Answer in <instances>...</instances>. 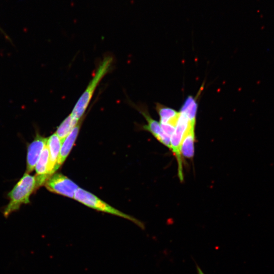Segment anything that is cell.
Wrapping results in <instances>:
<instances>
[{"label":"cell","instance_id":"6da1fadb","mask_svg":"<svg viewBox=\"0 0 274 274\" xmlns=\"http://www.w3.org/2000/svg\"><path fill=\"white\" fill-rule=\"evenodd\" d=\"M113 62V58L111 55L105 56L100 62L94 75L78 100L70 114L74 120L78 121L84 116L96 87L104 77L109 72Z\"/></svg>","mask_w":274,"mask_h":274},{"label":"cell","instance_id":"7a4b0ae2","mask_svg":"<svg viewBox=\"0 0 274 274\" xmlns=\"http://www.w3.org/2000/svg\"><path fill=\"white\" fill-rule=\"evenodd\" d=\"M36 188L35 176L25 173L8 194L10 201L4 211L5 217L18 210L22 204L29 203V197Z\"/></svg>","mask_w":274,"mask_h":274},{"label":"cell","instance_id":"3957f363","mask_svg":"<svg viewBox=\"0 0 274 274\" xmlns=\"http://www.w3.org/2000/svg\"><path fill=\"white\" fill-rule=\"evenodd\" d=\"M74 198L89 208L129 220L140 227L144 228V224L140 221L112 207L95 195L82 188H79L77 190Z\"/></svg>","mask_w":274,"mask_h":274},{"label":"cell","instance_id":"277c9868","mask_svg":"<svg viewBox=\"0 0 274 274\" xmlns=\"http://www.w3.org/2000/svg\"><path fill=\"white\" fill-rule=\"evenodd\" d=\"M191 125H195V123L190 121L184 113L179 112L175 130L170 137V150L174 153L178 161L179 177L181 181L183 179V175L180 146L184 135Z\"/></svg>","mask_w":274,"mask_h":274},{"label":"cell","instance_id":"5b68a950","mask_svg":"<svg viewBox=\"0 0 274 274\" xmlns=\"http://www.w3.org/2000/svg\"><path fill=\"white\" fill-rule=\"evenodd\" d=\"M45 185L50 192L72 198H74L76 191L79 188L73 181L60 173L51 175Z\"/></svg>","mask_w":274,"mask_h":274},{"label":"cell","instance_id":"8992f818","mask_svg":"<svg viewBox=\"0 0 274 274\" xmlns=\"http://www.w3.org/2000/svg\"><path fill=\"white\" fill-rule=\"evenodd\" d=\"M130 105L144 116L147 122V125L143 126L142 129L150 132L159 142L170 149V138L164 133L160 123L151 117L146 107L133 103Z\"/></svg>","mask_w":274,"mask_h":274},{"label":"cell","instance_id":"52a82bcc","mask_svg":"<svg viewBox=\"0 0 274 274\" xmlns=\"http://www.w3.org/2000/svg\"><path fill=\"white\" fill-rule=\"evenodd\" d=\"M47 142V138L36 133L33 141L27 148L26 173L29 174L35 169Z\"/></svg>","mask_w":274,"mask_h":274},{"label":"cell","instance_id":"ba28073f","mask_svg":"<svg viewBox=\"0 0 274 274\" xmlns=\"http://www.w3.org/2000/svg\"><path fill=\"white\" fill-rule=\"evenodd\" d=\"M84 116L78 121L69 134L62 143L59 157L55 167V172L63 164L70 154L78 135Z\"/></svg>","mask_w":274,"mask_h":274},{"label":"cell","instance_id":"9c48e42d","mask_svg":"<svg viewBox=\"0 0 274 274\" xmlns=\"http://www.w3.org/2000/svg\"><path fill=\"white\" fill-rule=\"evenodd\" d=\"M49 162V152L46 144L35 166L36 188L45 184L49 178L48 175Z\"/></svg>","mask_w":274,"mask_h":274},{"label":"cell","instance_id":"30bf717a","mask_svg":"<svg viewBox=\"0 0 274 274\" xmlns=\"http://www.w3.org/2000/svg\"><path fill=\"white\" fill-rule=\"evenodd\" d=\"M47 144L49 152L48 175L50 177L55 173V167L59 157L62 143L55 133L47 138Z\"/></svg>","mask_w":274,"mask_h":274},{"label":"cell","instance_id":"8fae6325","mask_svg":"<svg viewBox=\"0 0 274 274\" xmlns=\"http://www.w3.org/2000/svg\"><path fill=\"white\" fill-rule=\"evenodd\" d=\"M195 125L189 127L182 141L180 153L184 157L192 158L194 154Z\"/></svg>","mask_w":274,"mask_h":274},{"label":"cell","instance_id":"7c38bea8","mask_svg":"<svg viewBox=\"0 0 274 274\" xmlns=\"http://www.w3.org/2000/svg\"><path fill=\"white\" fill-rule=\"evenodd\" d=\"M156 110L160 117V124H170L176 126L179 112L159 103L156 104Z\"/></svg>","mask_w":274,"mask_h":274},{"label":"cell","instance_id":"4fadbf2b","mask_svg":"<svg viewBox=\"0 0 274 274\" xmlns=\"http://www.w3.org/2000/svg\"><path fill=\"white\" fill-rule=\"evenodd\" d=\"M78 121L74 120L70 115L58 126L55 133L58 136L61 143L64 141Z\"/></svg>","mask_w":274,"mask_h":274},{"label":"cell","instance_id":"5bb4252c","mask_svg":"<svg viewBox=\"0 0 274 274\" xmlns=\"http://www.w3.org/2000/svg\"><path fill=\"white\" fill-rule=\"evenodd\" d=\"M197 109V103L192 96H189L185 100L180 112L184 113L190 121L195 122Z\"/></svg>","mask_w":274,"mask_h":274},{"label":"cell","instance_id":"9a60e30c","mask_svg":"<svg viewBox=\"0 0 274 274\" xmlns=\"http://www.w3.org/2000/svg\"><path fill=\"white\" fill-rule=\"evenodd\" d=\"M197 274H204L200 267L198 265L196 266Z\"/></svg>","mask_w":274,"mask_h":274}]
</instances>
